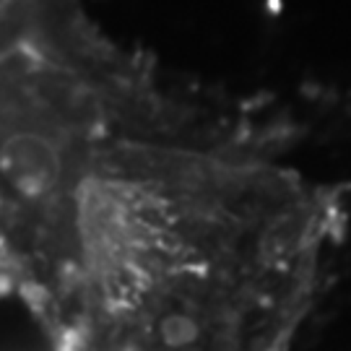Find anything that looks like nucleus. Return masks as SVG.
I'll return each instance as SVG.
<instances>
[{
	"label": "nucleus",
	"instance_id": "obj_1",
	"mask_svg": "<svg viewBox=\"0 0 351 351\" xmlns=\"http://www.w3.org/2000/svg\"><path fill=\"white\" fill-rule=\"evenodd\" d=\"M104 180L78 221L81 351H289L310 313L328 213L287 169L164 149Z\"/></svg>",
	"mask_w": 351,
	"mask_h": 351
},
{
	"label": "nucleus",
	"instance_id": "obj_3",
	"mask_svg": "<svg viewBox=\"0 0 351 351\" xmlns=\"http://www.w3.org/2000/svg\"><path fill=\"white\" fill-rule=\"evenodd\" d=\"M11 123H8V117H5V112H3V107H0V143H3V138L8 136V130H11Z\"/></svg>",
	"mask_w": 351,
	"mask_h": 351
},
{
	"label": "nucleus",
	"instance_id": "obj_2",
	"mask_svg": "<svg viewBox=\"0 0 351 351\" xmlns=\"http://www.w3.org/2000/svg\"><path fill=\"white\" fill-rule=\"evenodd\" d=\"M73 169V138L63 125L16 123L0 143V180L26 203H52Z\"/></svg>",
	"mask_w": 351,
	"mask_h": 351
},
{
	"label": "nucleus",
	"instance_id": "obj_4",
	"mask_svg": "<svg viewBox=\"0 0 351 351\" xmlns=\"http://www.w3.org/2000/svg\"><path fill=\"white\" fill-rule=\"evenodd\" d=\"M13 3H16V0H0V16H5V13L11 11Z\"/></svg>",
	"mask_w": 351,
	"mask_h": 351
}]
</instances>
